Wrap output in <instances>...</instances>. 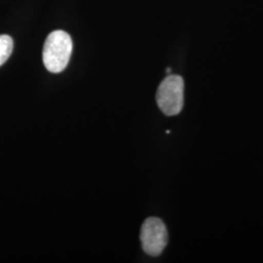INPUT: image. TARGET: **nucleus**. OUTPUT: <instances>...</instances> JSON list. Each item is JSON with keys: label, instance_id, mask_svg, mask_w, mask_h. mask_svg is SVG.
Returning <instances> with one entry per match:
<instances>
[{"label": "nucleus", "instance_id": "f257e3e1", "mask_svg": "<svg viewBox=\"0 0 263 263\" xmlns=\"http://www.w3.org/2000/svg\"><path fill=\"white\" fill-rule=\"evenodd\" d=\"M72 53V40L64 30H55L48 35L42 52L44 66L52 73L66 68Z\"/></svg>", "mask_w": 263, "mask_h": 263}, {"label": "nucleus", "instance_id": "f03ea898", "mask_svg": "<svg viewBox=\"0 0 263 263\" xmlns=\"http://www.w3.org/2000/svg\"><path fill=\"white\" fill-rule=\"evenodd\" d=\"M156 101L161 111L167 116L179 114L184 102V82L179 76H167L159 85Z\"/></svg>", "mask_w": 263, "mask_h": 263}, {"label": "nucleus", "instance_id": "7ed1b4c3", "mask_svg": "<svg viewBox=\"0 0 263 263\" xmlns=\"http://www.w3.org/2000/svg\"><path fill=\"white\" fill-rule=\"evenodd\" d=\"M142 250L151 256L162 254L168 244V231L164 222L157 217H148L141 229Z\"/></svg>", "mask_w": 263, "mask_h": 263}, {"label": "nucleus", "instance_id": "20e7f679", "mask_svg": "<svg viewBox=\"0 0 263 263\" xmlns=\"http://www.w3.org/2000/svg\"><path fill=\"white\" fill-rule=\"evenodd\" d=\"M13 39L9 35H0V66L4 65L13 52Z\"/></svg>", "mask_w": 263, "mask_h": 263}, {"label": "nucleus", "instance_id": "39448f33", "mask_svg": "<svg viewBox=\"0 0 263 263\" xmlns=\"http://www.w3.org/2000/svg\"><path fill=\"white\" fill-rule=\"evenodd\" d=\"M166 71H167V73H170V72H171V68H170V67H168V68L166 69Z\"/></svg>", "mask_w": 263, "mask_h": 263}, {"label": "nucleus", "instance_id": "423d86ee", "mask_svg": "<svg viewBox=\"0 0 263 263\" xmlns=\"http://www.w3.org/2000/svg\"><path fill=\"white\" fill-rule=\"evenodd\" d=\"M166 133H167V134H170V133H171V131H169V130H167V131H166Z\"/></svg>", "mask_w": 263, "mask_h": 263}]
</instances>
